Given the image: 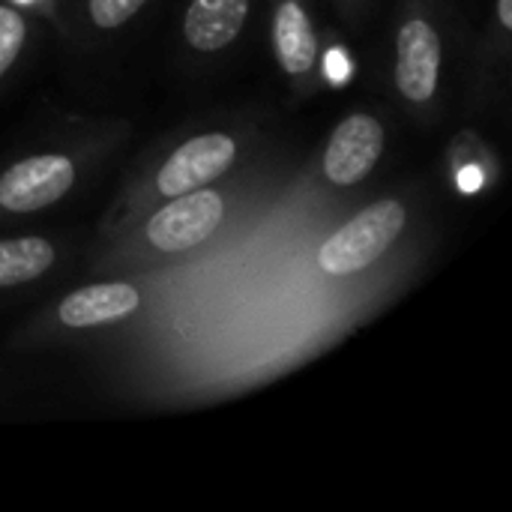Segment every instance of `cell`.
Segmentation results:
<instances>
[{
    "label": "cell",
    "mask_w": 512,
    "mask_h": 512,
    "mask_svg": "<svg viewBox=\"0 0 512 512\" xmlns=\"http://www.w3.org/2000/svg\"><path fill=\"white\" fill-rule=\"evenodd\" d=\"M273 48H276L279 66L288 75L303 78L315 69L318 36H315V27H312L306 9L297 0H285L279 6L276 21H273Z\"/></svg>",
    "instance_id": "9"
},
{
    "label": "cell",
    "mask_w": 512,
    "mask_h": 512,
    "mask_svg": "<svg viewBox=\"0 0 512 512\" xmlns=\"http://www.w3.org/2000/svg\"><path fill=\"white\" fill-rule=\"evenodd\" d=\"M24 42H27L24 15L12 6H0V75H6L9 66L18 60Z\"/></svg>",
    "instance_id": "11"
},
{
    "label": "cell",
    "mask_w": 512,
    "mask_h": 512,
    "mask_svg": "<svg viewBox=\"0 0 512 512\" xmlns=\"http://www.w3.org/2000/svg\"><path fill=\"white\" fill-rule=\"evenodd\" d=\"M441 75V36L426 18H408L396 39V87L399 93L423 105L438 93Z\"/></svg>",
    "instance_id": "6"
},
{
    "label": "cell",
    "mask_w": 512,
    "mask_h": 512,
    "mask_svg": "<svg viewBox=\"0 0 512 512\" xmlns=\"http://www.w3.org/2000/svg\"><path fill=\"white\" fill-rule=\"evenodd\" d=\"M147 0H87V15L99 30L123 27Z\"/></svg>",
    "instance_id": "12"
},
{
    "label": "cell",
    "mask_w": 512,
    "mask_h": 512,
    "mask_svg": "<svg viewBox=\"0 0 512 512\" xmlns=\"http://www.w3.org/2000/svg\"><path fill=\"white\" fill-rule=\"evenodd\" d=\"M249 15V0H192L183 18V36L195 51L213 54L231 45Z\"/></svg>",
    "instance_id": "8"
},
{
    "label": "cell",
    "mask_w": 512,
    "mask_h": 512,
    "mask_svg": "<svg viewBox=\"0 0 512 512\" xmlns=\"http://www.w3.org/2000/svg\"><path fill=\"white\" fill-rule=\"evenodd\" d=\"M237 159V144L225 132H207L195 135L186 144H180L159 168L156 189L165 198H177L186 192H195L213 180H219Z\"/></svg>",
    "instance_id": "4"
},
{
    "label": "cell",
    "mask_w": 512,
    "mask_h": 512,
    "mask_svg": "<svg viewBox=\"0 0 512 512\" xmlns=\"http://www.w3.org/2000/svg\"><path fill=\"white\" fill-rule=\"evenodd\" d=\"M498 21L504 30H512V0H498Z\"/></svg>",
    "instance_id": "13"
},
{
    "label": "cell",
    "mask_w": 512,
    "mask_h": 512,
    "mask_svg": "<svg viewBox=\"0 0 512 512\" xmlns=\"http://www.w3.org/2000/svg\"><path fill=\"white\" fill-rule=\"evenodd\" d=\"M57 249L45 237L0 240V288L27 285L51 270Z\"/></svg>",
    "instance_id": "10"
},
{
    "label": "cell",
    "mask_w": 512,
    "mask_h": 512,
    "mask_svg": "<svg viewBox=\"0 0 512 512\" xmlns=\"http://www.w3.org/2000/svg\"><path fill=\"white\" fill-rule=\"evenodd\" d=\"M138 306H141V294L135 285L99 282V285H87V288H78L69 297H63V303L57 306V318H60V324H66L72 330L105 327V324H117V321L129 318Z\"/></svg>",
    "instance_id": "7"
},
{
    "label": "cell",
    "mask_w": 512,
    "mask_h": 512,
    "mask_svg": "<svg viewBox=\"0 0 512 512\" xmlns=\"http://www.w3.org/2000/svg\"><path fill=\"white\" fill-rule=\"evenodd\" d=\"M75 186V162L63 153H39L9 165L0 174V207L9 213H36L51 207Z\"/></svg>",
    "instance_id": "3"
},
{
    "label": "cell",
    "mask_w": 512,
    "mask_h": 512,
    "mask_svg": "<svg viewBox=\"0 0 512 512\" xmlns=\"http://www.w3.org/2000/svg\"><path fill=\"white\" fill-rule=\"evenodd\" d=\"M384 141H387V132L378 117H372L366 111L345 117L327 141L324 177L333 186L360 183L378 165V159L384 153Z\"/></svg>",
    "instance_id": "5"
},
{
    "label": "cell",
    "mask_w": 512,
    "mask_h": 512,
    "mask_svg": "<svg viewBox=\"0 0 512 512\" xmlns=\"http://www.w3.org/2000/svg\"><path fill=\"white\" fill-rule=\"evenodd\" d=\"M408 213L396 198L378 201L336 228L318 249V267L330 276H351L372 267L405 231Z\"/></svg>",
    "instance_id": "1"
},
{
    "label": "cell",
    "mask_w": 512,
    "mask_h": 512,
    "mask_svg": "<svg viewBox=\"0 0 512 512\" xmlns=\"http://www.w3.org/2000/svg\"><path fill=\"white\" fill-rule=\"evenodd\" d=\"M225 216V198L216 189H195L171 198L147 222V240L159 252H186L213 237Z\"/></svg>",
    "instance_id": "2"
}]
</instances>
